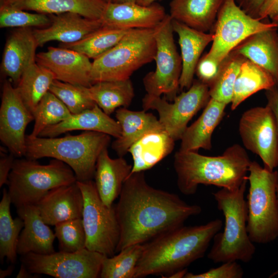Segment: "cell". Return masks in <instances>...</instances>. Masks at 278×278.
<instances>
[{"label": "cell", "mask_w": 278, "mask_h": 278, "mask_svg": "<svg viewBox=\"0 0 278 278\" xmlns=\"http://www.w3.org/2000/svg\"><path fill=\"white\" fill-rule=\"evenodd\" d=\"M144 172L130 174L115 205L120 229L116 253L181 227L202 212L200 205L188 204L178 195L150 186Z\"/></svg>", "instance_id": "1"}, {"label": "cell", "mask_w": 278, "mask_h": 278, "mask_svg": "<svg viewBox=\"0 0 278 278\" xmlns=\"http://www.w3.org/2000/svg\"><path fill=\"white\" fill-rule=\"evenodd\" d=\"M223 225L219 219L195 226L182 225L144 244L134 278L167 275L186 268L205 254Z\"/></svg>", "instance_id": "2"}, {"label": "cell", "mask_w": 278, "mask_h": 278, "mask_svg": "<svg viewBox=\"0 0 278 278\" xmlns=\"http://www.w3.org/2000/svg\"><path fill=\"white\" fill-rule=\"evenodd\" d=\"M251 162L245 149L238 144L214 157L179 150L173 161L178 189L185 195L195 194L200 184L235 189L248 180Z\"/></svg>", "instance_id": "3"}, {"label": "cell", "mask_w": 278, "mask_h": 278, "mask_svg": "<svg viewBox=\"0 0 278 278\" xmlns=\"http://www.w3.org/2000/svg\"><path fill=\"white\" fill-rule=\"evenodd\" d=\"M248 180L233 190L224 188L213 193L217 208L224 217L221 232L214 237L212 248L207 254L215 263L239 260L248 263L255 253V247L247 229L248 210L245 199Z\"/></svg>", "instance_id": "4"}, {"label": "cell", "mask_w": 278, "mask_h": 278, "mask_svg": "<svg viewBox=\"0 0 278 278\" xmlns=\"http://www.w3.org/2000/svg\"><path fill=\"white\" fill-rule=\"evenodd\" d=\"M26 158L37 160L48 157L61 161L74 171L77 181L94 178L96 162L101 152L108 148L111 136L86 131L78 135L61 137L26 135Z\"/></svg>", "instance_id": "5"}, {"label": "cell", "mask_w": 278, "mask_h": 278, "mask_svg": "<svg viewBox=\"0 0 278 278\" xmlns=\"http://www.w3.org/2000/svg\"><path fill=\"white\" fill-rule=\"evenodd\" d=\"M76 181L72 169L59 160L53 159L43 165L27 158L15 159L8 178V192L18 208L35 205L51 189Z\"/></svg>", "instance_id": "6"}, {"label": "cell", "mask_w": 278, "mask_h": 278, "mask_svg": "<svg viewBox=\"0 0 278 278\" xmlns=\"http://www.w3.org/2000/svg\"><path fill=\"white\" fill-rule=\"evenodd\" d=\"M248 173V233L254 244H267L278 237V171H270L254 161Z\"/></svg>", "instance_id": "7"}, {"label": "cell", "mask_w": 278, "mask_h": 278, "mask_svg": "<svg viewBox=\"0 0 278 278\" xmlns=\"http://www.w3.org/2000/svg\"><path fill=\"white\" fill-rule=\"evenodd\" d=\"M155 53L154 29H130L118 44L94 60L92 83L129 79L154 60Z\"/></svg>", "instance_id": "8"}, {"label": "cell", "mask_w": 278, "mask_h": 278, "mask_svg": "<svg viewBox=\"0 0 278 278\" xmlns=\"http://www.w3.org/2000/svg\"><path fill=\"white\" fill-rule=\"evenodd\" d=\"M83 198L82 219L86 248L108 257L114 255L120 237L115 205L103 204L92 180L76 181Z\"/></svg>", "instance_id": "9"}, {"label": "cell", "mask_w": 278, "mask_h": 278, "mask_svg": "<svg viewBox=\"0 0 278 278\" xmlns=\"http://www.w3.org/2000/svg\"><path fill=\"white\" fill-rule=\"evenodd\" d=\"M172 20L170 15L167 14L154 28L156 67L143 79L147 94L157 96L164 94L171 101L180 89L182 71V59L175 43Z\"/></svg>", "instance_id": "10"}, {"label": "cell", "mask_w": 278, "mask_h": 278, "mask_svg": "<svg viewBox=\"0 0 278 278\" xmlns=\"http://www.w3.org/2000/svg\"><path fill=\"white\" fill-rule=\"evenodd\" d=\"M210 99L209 87L194 80L186 92L177 96L171 103L165 97L146 94L142 99L144 110H154L165 130L176 141L181 140L193 117Z\"/></svg>", "instance_id": "11"}, {"label": "cell", "mask_w": 278, "mask_h": 278, "mask_svg": "<svg viewBox=\"0 0 278 278\" xmlns=\"http://www.w3.org/2000/svg\"><path fill=\"white\" fill-rule=\"evenodd\" d=\"M275 28L277 26L272 22H263L247 14L235 0H224L211 32L214 39L206 55L221 62L234 48L251 35Z\"/></svg>", "instance_id": "12"}, {"label": "cell", "mask_w": 278, "mask_h": 278, "mask_svg": "<svg viewBox=\"0 0 278 278\" xmlns=\"http://www.w3.org/2000/svg\"><path fill=\"white\" fill-rule=\"evenodd\" d=\"M103 254L84 248L75 252L29 253L21 256L22 264L31 273L56 278L99 277Z\"/></svg>", "instance_id": "13"}, {"label": "cell", "mask_w": 278, "mask_h": 278, "mask_svg": "<svg viewBox=\"0 0 278 278\" xmlns=\"http://www.w3.org/2000/svg\"><path fill=\"white\" fill-rule=\"evenodd\" d=\"M238 131L245 148L259 157L265 168L274 170L278 166V129L270 108L266 105L245 111Z\"/></svg>", "instance_id": "14"}, {"label": "cell", "mask_w": 278, "mask_h": 278, "mask_svg": "<svg viewBox=\"0 0 278 278\" xmlns=\"http://www.w3.org/2000/svg\"><path fill=\"white\" fill-rule=\"evenodd\" d=\"M33 120L32 112L23 102L16 87L11 81L5 80L0 108V140L15 157L25 156V130Z\"/></svg>", "instance_id": "15"}, {"label": "cell", "mask_w": 278, "mask_h": 278, "mask_svg": "<svg viewBox=\"0 0 278 278\" xmlns=\"http://www.w3.org/2000/svg\"><path fill=\"white\" fill-rule=\"evenodd\" d=\"M36 62L50 71L56 80L85 87L92 85V62L80 53L63 47L49 46L36 55Z\"/></svg>", "instance_id": "16"}, {"label": "cell", "mask_w": 278, "mask_h": 278, "mask_svg": "<svg viewBox=\"0 0 278 278\" xmlns=\"http://www.w3.org/2000/svg\"><path fill=\"white\" fill-rule=\"evenodd\" d=\"M166 15L164 8L157 3L143 6L137 3L110 2L101 20L103 25L124 29H154Z\"/></svg>", "instance_id": "17"}, {"label": "cell", "mask_w": 278, "mask_h": 278, "mask_svg": "<svg viewBox=\"0 0 278 278\" xmlns=\"http://www.w3.org/2000/svg\"><path fill=\"white\" fill-rule=\"evenodd\" d=\"M48 225L82 218L83 198L77 182L59 186L48 192L35 204Z\"/></svg>", "instance_id": "18"}, {"label": "cell", "mask_w": 278, "mask_h": 278, "mask_svg": "<svg viewBox=\"0 0 278 278\" xmlns=\"http://www.w3.org/2000/svg\"><path fill=\"white\" fill-rule=\"evenodd\" d=\"M48 26L33 30L39 46L53 41L64 44L76 42L103 25L101 19H89L72 12L51 14Z\"/></svg>", "instance_id": "19"}, {"label": "cell", "mask_w": 278, "mask_h": 278, "mask_svg": "<svg viewBox=\"0 0 278 278\" xmlns=\"http://www.w3.org/2000/svg\"><path fill=\"white\" fill-rule=\"evenodd\" d=\"M38 43L30 28H19L8 37L3 54L1 71L18 85L24 71L36 62Z\"/></svg>", "instance_id": "20"}, {"label": "cell", "mask_w": 278, "mask_h": 278, "mask_svg": "<svg viewBox=\"0 0 278 278\" xmlns=\"http://www.w3.org/2000/svg\"><path fill=\"white\" fill-rule=\"evenodd\" d=\"M16 210L24 223L19 238L18 254H46L55 252L53 245L55 234L43 220L37 206L28 205Z\"/></svg>", "instance_id": "21"}, {"label": "cell", "mask_w": 278, "mask_h": 278, "mask_svg": "<svg viewBox=\"0 0 278 278\" xmlns=\"http://www.w3.org/2000/svg\"><path fill=\"white\" fill-rule=\"evenodd\" d=\"M132 165L123 157L111 158L108 149L99 155L96 165L94 178L96 187L101 201L108 207L113 205L118 197L123 184L131 172Z\"/></svg>", "instance_id": "22"}, {"label": "cell", "mask_w": 278, "mask_h": 278, "mask_svg": "<svg viewBox=\"0 0 278 278\" xmlns=\"http://www.w3.org/2000/svg\"><path fill=\"white\" fill-rule=\"evenodd\" d=\"M172 24L174 32L178 36L181 49L182 71L180 88L188 90L194 81L196 68L201 54L212 42L214 34L197 30L173 19Z\"/></svg>", "instance_id": "23"}, {"label": "cell", "mask_w": 278, "mask_h": 278, "mask_svg": "<svg viewBox=\"0 0 278 278\" xmlns=\"http://www.w3.org/2000/svg\"><path fill=\"white\" fill-rule=\"evenodd\" d=\"M74 130L98 132L116 138L120 137L121 134V128L119 123L95 105L91 109L77 114H72L64 120L47 127L42 131L39 136L54 137Z\"/></svg>", "instance_id": "24"}, {"label": "cell", "mask_w": 278, "mask_h": 278, "mask_svg": "<svg viewBox=\"0 0 278 278\" xmlns=\"http://www.w3.org/2000/svg\"><path fill=\"white\" fill-rule=\"evenodd\" d=\"M115 116L121 128L120 137L112 144L118 157H123L130 147L146 134L165 130L159 119L146 111H134L121 107L116 110Z\"/></svg>", "instance_id": "25"}, {"label": "cell", "mask_w": 278, "mask_h": 278, "mask_svg": "<svg viewBox=\"0 0 278 278\" xmlns=\"http://www.w3.org/2000/svg\"><path fill=\"white\" fill-rule=\"evenodd\" d=\"M1 5L46 14L78 13L91 19H100L108 0H2Z\"/></svg>", "instance_id": "26"}, {"label": "cell", "mask_w": 278, "mask_h": 278, "mask_svg": "<svg viewBox=\"0 0 278 278\" xmlns=\"http://www.w3.org/2000/svg\"><path fill=\"white\" fill-rule=\"evenodd\" d=\"M277 28L255 33L233 51L268 71L278 87V34Z\"/></svg>", "instance_id": "27"}, {"label": "cell", "mask_w": 278, "mask_h": 278, "mask_svg": "<svg viewBox=\"0 0 278 278\" xmlns=\"http://www.w3.org/2000/svg\"><path fill=\"white\" fill-rule=\"evenodd\" d=\"M227 106L210 98L201 115L186 129L181 139L179 150H211L213 133L222 119Z\"/></svg>", "instance_id": "28"}, {"label": "cell", "mask_w": 278, "mask_h": 278, "mask_svg": "<svg viewBox=\"0 0 278 278\" xmlns=\"http://www.w3.org/2000/svg\"><path fill=\"white\" fill-rule=\"evenodd\" d=\"M224 0H172L170 16L199 31L212 30Z\"/></svg>", "instance_id": "29"}, {"label": "cell", "mask_w": 278, "mask_h": 278, "mask_svg": "<svg viewBox=\"0 0 278 278\" xmlns=\"http://www.w3.org/2000/svg\"><path fill=\"white\" fill-rule=\"evenodd\" d=\"M175 142L165 130L143 136L128 150L133 161L131 173L144 171L152 168L172 151Z\"/></svg>", "instance_id": "30"}, {"label": "cell", "mask_w": 278, "mask_h": 278, "mask_svg": "<svg viewBox=\"0 0 278 278\" xmlns=\"http://www.w3.org/2000/svg\"><path fill=\"white\" fill-rule=\"evenodd\" d=\"M275 86L277 87L276 81L268 71L246 59L241 65L235 82L231 110H235L240 103L256 92Z\"/></svg>", "instance_id": "31"}, {"label": "cell", "mask_w": 278, "mask_h": 278, "mask_svg": "<svg viewBox=\"0 0 278 278\" xmlns=\"http://www.w3.org/2000/svg\"><path fill=\"white\" fill-rule=\"evenodd\" d=\"M88 91L96 105L109 115L117 108H127L135 95L130 78L98 82L88 87Z\"/></svg>", "instance_id": "32"}, {"label": "cell", "mask_w": 278, "mask_h": 278, "mask_svg": "<svg viewBox=\"0 0 278 278\" xmlns=\"http://www.w3.org/2000/svg\"><path fill=\"white\" fill-rule=\"evenodd\" d=\"M55 79L50 71L36 62L24 71L15 87L23 102L32 113L41 99L49 91Z\"/></svg>", "instance_id": "33"}, {"label": "cell", "mask_w": 278, "mask_h": 278, "mask_svg": "<svg viewBox=\"0 0 278 278\" xmlns=\"http://www.w3.org/2000/svg\"><path fill=\"white\" fill-rule=\"evenodd\" d=\"M11 203L8 190L4 188L0 202V259L2 264L5 258L12 264L15 263L19 238L24 225L20 217H12Z\"/></svg>", "instance_id": "34"}, {"label": "cell", "mask_w": 278, "mask_h": 278, "mask_svg": "<svg viewBox=\"0 0 278 278\" xmlns=\"http://www.w3.org/2000/svg\"><path fill=\"white\" fill-rule=\"evenodd\" d=\"M129 30L103 25L82 40L72 43H61V46L94 60L118 44Z\"/></svg>", "instance_id": "35"}, {"label": "cell", "mask_w": 278, "mask_h": 278, "mask_svg": "<svg viewBox=\"0 0 278 278\" xmlns=\"http://www.w3.org/2000/svg\"><path fill=\"white\" fill-rule=\"evenodd\" d=\"M245 59L232 50L222 61L218 74L209 88L210 98L226 105L231 102L235 82Z\"/></svg>", "instance_id": "36"}, {"label": "cell", "mask_w": 278, "mask_h": 278, "mask_svg": "<svg viewBox=\"0 0 278 278\" xmlns=\"http://www.w3.org/2000/svg\"><path fill=\"white\" fill-rule=\"evenodd\" d=\"M34 124L30 138L39 136L43 130L68 118L72 113L66 106L49 91L41 99L33 111Z\"/></svg>", "instance_id": "37"}, {"label": "cell", "mask_w": 278, "mask_h": 278, "mask_svg": "<svg viewBox=\"0 0 278 278\" xmlns=\"http://www.w3.org/2000/svg\"><path fill=\"white\" fill-rule=\"evenodd\" d=\"M144 250V244L129 246L111 257L105 256L99 277L134 278L137 262Z\"/></svg>", "instance_id": "38"}, {"label": "cell", "mask_w": 278, "mask_h": 278, "mask_svg": "<svg viewBox=\"0 0 278 278\" xmlns=\"http://www.w3.org/2000/svg\"><path fill=\"white\" fill-rule=\"evenodd\" d=\"M49 91L66 106L72 114L91 109L96 105L89 94L88 87L55 79Z\"/></svg>", "instance_id": "39"}, {"label": "cell", "mask_w": 278, "mask_h": 278, "mask_svg": "<svg viewBox=\"0 0 278 278\" xmlns=\"http://www.w3.org/2000/svg\"><path fill=\"white\" fill-rule=\"evenodd\" d=\"M55 234L60 251L75 252L86 248V235L82 218L56 224Z\"/></svg>", "instance_id": "40"}, {"label": "cell", "mask_w": 278, "mask_h": 278, "mask_svg": "<svg viewBox=\"0 0 278 278\" xmlns=\"http://www.w3.org/2000/svg\"><path fill=\"white\" fill-rule=\"evenodd\" d=\"M51 23L50 18L47 14L30 13L11 6L1 5V28L31 27L45 28Z\"/></svg>", "instance_id": "41"}, {"label": "cell", "mask_w": 278, "mask_h": 278, "mask_svg": "<svg viewBox=\"0 0 278 278\" xmlns=\"http://www.w3.org/2000/svg\"><path fill=\"white\" fill-rule=\"evenodd\" d=\"M244 273L242 268L237 261H229L202 273L187 272L184 278H241Z\"/></svg>", "instance_id": "42"}, {"label": "cell", "mask_w": 278, "mask_h": 278, "mask_svg": "<svg viewBox=\"0 0 278 278\" xmlns=\"http://www.w3.org/2000/svg\"><path fill=\"white\" fill-rule=\"evenodd\" d=\"M220 65L221 62L205 54L199 59L196 68L195 73L199 80L210 88L218 74Z\"/></svg>", "instance_id": "43"}, {"label": "cell", "mask_w": 278, "mask_h": 278, "mask_svg": "<svg viewBox=\"0 0 278 278\" xmlns=\"http://www.w3.org/2000/svg\"><path fill=\"white\" fill-rule=\"evenodd\" d=\"M14 157L12 153L8 154L5 151L1 149L0 187L4 184H8L9 176L15 160Z\"/></svg>", "instance_id": "44"}, {"label": "cell", "mask_w": 278, "mask_h": 278, "mask_svg": "<svg viewBox=\"0 0 278 278\" xmlns=\"http://www.w3.org/2000/svg\"><path fill=\"white\" fill-rule=\"evenodd\" d=\"M265 0H235L238 6L247 14L258 19L259 10Z\"/></svg>", "instance_id": "45"}, {"label": "cell", "mask_w": 278, "mask_h": 278, "mask_svg": "<svg viewBox=\"0 0 278 278\" xmlns=\"http://www.w3.org/2000/svg\"><path fill=\"white\" fill-rule=\"evenodd\" d=\"M278 14V0H265L258 13V19L263 20Z\"/></svg>", "instance_id": "46"}, {"label": "cell", "mask_w": 278, "mask_h": 278, "mask_svg": "<svg viewBox=\"0 0 278 278\" xmlns=\"http://www.w3.org/2000/svg\"><path fill=\"white\" fill-rule=\"evenodd\" d=\"M266 96L268 105L274 115L278 129V88L275 86L266 90Z\"/></svg>", "instance_id": "47"}, {"label": "cell", "mask_w": 278, "mask_h": 278, "mask_svg": "<svg viewBox=\"0 0 278 278\" xmlns=\"http://www.w3.org/2000/svg\"><path fill=\"white\" fill-rule=\"evenodd\" d=\"M38 274H35L30 272L25 267L23 264H21L19 271L16 275L17 278H29V277H35L34 275H37Z\"/></svg>", "instance_id": "48"}, {"label": "cell", "mask_w": 278, "mask_h": 278, "mask_svg": "<svg viewBox=\"0 0 278 278\" xmlns=\"http://www.w3.org/2000/svg\"><path fill=\"white\" fill-rule=\"evenodd\" d=\"M14 270V267L10 265L5 269L0 270V278H4L8 276L11 275Z\"/></svg>", "instance_id": "49"}, {"label": "cell", "mask_w": 278, "mask_h": 278, "mask_svg": "<svg viewBox=\"0 0 278 278\" xmlns=\"http://www.w3.org/2000/svg\"><path fill=\"white\" fill-rule=\"evenodd\" d=\"M187 269L184 268L182 270H179L171 275H170L168 277L171 278H182L184 277L185 274L187 273Z\"/></svg>", "instance_id": "50"}, {"label": "cell", "mask_w": 278, "mask_h": 278, "mask_svg": "<svg viewBox=\"0 0 278 278\" xmlns=\"http://www.w3.org/2000/svg\"><path fill=\"white\" fill-rule=\"evenodd\" d=\"M158 0H137V3L143 6H148Z\"/></svg>", "instance_id": "51"}, {"label": "cell", "mask_w": 278, "mask_h": 278, "mask_svg": "<svg viewBox=\"0 0 278 278\" xmlns=\"http://www.w3.org/2000/svg\"><path fill=\"white\" fill-rule=\"evenodd\" d=\"M270 19H271V22L276 24L277 28L278 29V14L272 16Z\"/></svg>", "instance_id": "52"}, {"label": "cell", "mask_w": 278, "mask_h": 278, "mask_svg": "<svg viewBox=\"0 0 278 278\" xmlns=\"http://www.w3.org/2000/svg\"><path fill=\"white\" fill-rule=\"evenodd\" d=\"M137 0H115L113 2L116 3H137Z\"/></svg>", "instance_id": "53"}, {"label": "cell", "mask_w": 278, "mask_h": 278, "mask_svg": "<svg viewBox=\"0 0 278 278\" xmlns=\"http://www.w3.org/2000/svg\"><path fill=\"white\" fill-rule=\"evenodd\" d=\"M278 274V270L275 272H274L269 277H273L276 275Z\"/></svg>", "instance_id": "54"}, {"label": "cell", "mask_w": 278, "mask_h": 278, "mask_svg": "<svg viewBox=\"0 0 278 278\" xmlns=\"http://www.w3.org/2000/svg\"><path fill=\"white\" fill-rule=\"evenodd\" d=\"M276 192L277 199L278 201V177H277V184H276Z\"/></svg>", "instance_id": "55"}, {"label": "cell", "mask_w": 278, "mask_h": 278, "mask_svg": "<svg viewBox=\"0 0 278 278\" xmlns=\"http://www.w3.org/2000/svg\"><path fill=\"white\" fill-rule=\"evenodd\" d=\"M114 1H115V0H108V1L109 2H114Z\"/></svg>", "instance_id": "56"}, {"label": "cell", "mask_w": 278, "mask_h": 278, "mask_svg": "<svg viewBox=\"0 0 278 278\" xmlns=\"http://www.w3.org/2000/svg\"><path fill=\"white\" fill-rule=\"evenodd\" d=\"M1 1H2V0H1Z\"/></svg>", "instance_id": "57"}]
</instances>
